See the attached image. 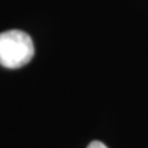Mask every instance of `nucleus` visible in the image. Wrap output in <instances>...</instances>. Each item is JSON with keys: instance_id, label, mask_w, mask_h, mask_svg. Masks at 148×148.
I'll use <instances>...</instances> for the list:
<instances>
[{"instance_id": "obj_1", "label": "nucleus", "mask_w": 148, "mask_h": 148, "mask_svg": "<svg viewBox=\"0 0 148 148\" xmlns=\"http://www.w3.org/2000/svg\"><path fill=\"white\" fill-rule=\"evenodd\" d=\"M34 55L32 37L23 30L12 29L0 33V64L7 69H19Z\"/></svg>"}, {"instance_id": "obj_2", "label": "nucleus", "mask_w": 148, "mask_h": 148, "mask_svg": "<svg viewBox=\"0 0 148 148\" xmlns=\"http://www.w3.org/2000/svg\"><path fill=\"white\" fill-rule=\"evenodd\" d=\"M88 148H108V147H107L106 144H103L101 141H97V140H96V141H92V143L88 145Z\"/></svg>"}]
</instances>
